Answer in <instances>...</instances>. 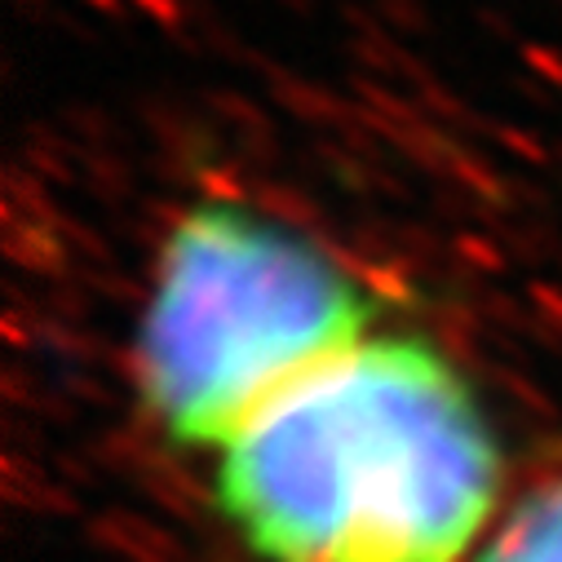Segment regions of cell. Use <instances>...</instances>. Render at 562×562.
<instances>
[{"label": "cell", "instance_id": "cell-1", "mask_svg": "<svg viewBox=\"0 0 562 562\" xmlns=\"http://www.w3.org/2000/svg\"><path fill=\"white\" fill-rule=\"evenodd\" d=\"M505 452L470 376L372 333L217 452L213 501L257 562H470Z\"/></svg>", "mask_w": 562, "mask_h": 562}, {"label": "cell", "instance_id": "cell-2", "mask_svg": "<svg viewBox=\"0 0 562 562\" xmlns=\"http://www.w3.org/2000/svg\"><path fill=\"white\" fill-rule=\"evenodd\" d=\"M376 333L359 274L306 231L209 195L165 235L133 372L160 435L222 452Z\"/></svg>", "mask_w": 562, "mask_h": 562}, {"label": "cell", "instance_id": "cell-3", "mask_svg": "<svg viewBox=\"0 0 562 562\" xmlns=\"http://www.w3.org/2000/svg\"><path fill=\"white\" fill-rule=\"evenodd\" d=\"M470 562H562V479L522 496Z\"/></svg>", "mask_w": 562, "mask_h": 562}]
</instances>
